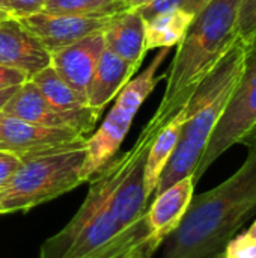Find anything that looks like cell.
Returning <instances> with one entry per match:
<instances>
[{"label":"cell","instance_id":"30bf717a","mask_svg":"<svg viewBox=\"0 0 256 258\" xmlns=\"http://www.w3.org/2000/svg\"><path fill=\"white\" fill-rule=\"evenodd\" d=\"M0 150L18 156L21 160L81 144L88 136L66 128L44 127L0 113Z\"/></svg>","mask_w":256,"mask_h":258},{"label":"cell","instance_id":"3957f363","mask_svg":"<svg viewBox=\"0 0 256 258\" xmlns=\"http://www.w3.org/2000/svg\"><path fill=\"white\" fill-rule=\"evenodd\" d=\"M124 154L113 157L89 181V192L74 218L45 240L39 258H127L151 245L124 231L113 212V197L124 171Z\"/></svg>","mask_w":256,"mask_h":258},{"label":"cell","instance_id":"2e32d148","mask_svg":"<svg viewBox=\"0 0 256 258\" xmlns=\"http://www.w3.org/2000/svg\"><path fill=\"white\" fill-rule=\"evenodd\" d=\"M186 122V116L184 112L180 110L155 136V139L152 141L148 154H146V160H145V171H143V181H145V192L148 200H152V195L155 192L158 178L161 171L164 169L167 160L170 159L183 125Z\"/></svg>","mask_w":256,"mask_h":258},{"label":"cell","instance_id":"ac0fdd59","mask_svg":"<svg viewBox=\"0 0 256 258\" xmlns=\"http://www.w3.org/2000/svg\"><path fill=\"white\" fill-rule=\"evenodd\" d=\"M30 82L36 86L42 98L60 112H77L89 107L86 95L71 88L50 65L36 73Z\"/></svg>","mask_w":256,"mask_h":258},{"label":"cell","instance_id":"ba28073f","mask_svg":"<svg viewBox=\"0 0 256 258\" xmlns=\"http://www.w3.org/2000/svg\"><path fill=\"white\" fill-rule=\"evenodd\" d=\"M0 113L44 127L74 130L84 136L94 130L101 115V112L92 107L77 112H60L42 98L30 80L17 89L11 100L3 106Z\"/></svg>","mask_w":256,"mask_h":258},{"label":"cell","instance_id":"8fae6325","mask_svg":"<svg viewBox=\"0 0 256 258\" xmlns=\"http://www.w3.org/2000/svg\"><path fill=\"white\" fill-rule=\"evenodd\" d=\"M0 65L20 70L32 79L50 65V51L12 17L0 21Z\"/></svg>","mask_w":256,"mask_h":258},{"label":"cell","instance_id":"5bb4252c","mask_svg":"<svg viewBox=\"0 0 256 258\" xmlns=\"http://www.w3.org/2000/svg\"><path fill=\"white\" fill-rule=\"evenodd\" d=\"M137 70L139 65L131 63L104 48L86 89L89 107L103 112V109L115 100L121 89L133 79Z\"/></svg>","mask_w":256,"mask_h":258},{"label":"cell","instance_id":"e0dca14e","mask_svg":"<svg viewBox=\"0 0 256 258\" xmlns=\"http://www.w3.org/2000/svg\"><path fill=\"white\" fill-rule=\"evenodd\" d=\"M193 18L195 14L183 8L151 17L145 21V50L178 45Z\"/></svg>","mask_w":256,"mask_h":258},{"label":"cell","instance_id":"9c48e42d","mask_svg":"<svg viewBox=\"0 0 256 258\" xmlns=\"http://www.w3.org/2000/svg\"><path fill=\"white\" fill-rule=\"evenodd\" d=\"M115 15L116 14L72 15L41 11L32 15L17 17L15 20L32 35H35L41 41V44L51 53L72 45L89 35L103 32Z\"/></svg>","mask_w":256,"mask_h":258},{"label":"cell","instance_id":"7402d4cb","mask_svg":"<svg viewBox=\"0 0 256 258\" xmlns=\"http://www.w3.org/2000/svg\"><path fill=\"white\" fill-rule=\"evenodd\" d=\"M184 9V0H148L146 3L134 8L142 17L143 20H149L151 17L161 14V12H169L174 9Z\"/></svg>","mask_w":256,"mask_h":258},{"label":"cell","instance_id":"5b68a950","mask_svg":"<svg viewBox=\"0 0 256 258\" xmlns=\"http://www.w3.org/2000/svg\"><path fill=\"white\" fill-rule=\"evenodd\" d=\"M86 141L23 159L11 180L0 187V216L27 212L84 183L81 168L86 157Z\"/></svg>","mask_w":256,"mask_h":258},{"label":"cell","instance_id":"484cf974","mask_svg":"<svg viewBox=\"0 0 256 258\" xmlns=\"http://www.w3.org/2000/svg\"><path fill=\"white\" fill-rule=\"evenodd\" d=\"M252 83H256V41L247 48L244 74L241 77L238 88H244V86H249Z\"/></svg>","mask_w":256,"mask_h":258},{"label":"cell","instance_id":"4316f807","mask_svg":"<svg viewBox=\"0 0 256 258\" xmlns=\"http://www.w3.org/2000/svg\"><path fill=\"white\" fill-rule=\"evenodd\" d=\"M210 0H184V9L196 14L202 6H205Z\"/></svg>","mask_w":256,"mask_h":258},{"label":"cell","instance_id":"8992f818","mask_svg":"<svg viewBox=\"0 0 256 258\" xmlns=\"http://www.w3.org/2000/svg\"><path fill=\"white\" fill-rule=\"evenodd\" d=\"M170 48H161L148 68L131 79L116 95L110 113L98 130L86 141V157L81 168L83 181H89L103 166H106L119 151L131 122L143 101L155 89L157 83L166 79V74L157 77V71Z\"/></svg>","mask_w":256,"mask_h":258},{"label":"cell","instance_id":"603a6c76","mask_svg":"<svg viewBox=\"0 0 256 258\" xmlns=\"http://www.w3.org/2000/svg\"><path fill=\"white\" fill-rule=\"evenodd\" d=\"M47 2L48 0H8V6L11 15L17 18V17H26L41 12Z\"/></svg>","mask_w":256,"mask_h":258},{"label":"cell","instance_id":"e575fe53","mask_svg":"<svg viewBox=\"0 0 256 258\" xmlns=\"http://www.w3.org/2000/svg\"><path fill=\"white\" fill-rule=\"evenodd\" d=\"M0 138H2V125H0Z\"/></svg>","mask_w":256,"mask_h":258},{"label":"cell","instance_id":"1f68e13d","mask_svg":"<svg viewBox=\"0 0 256 258\" xmlns=\"http://www.w3.org/2000/svg\"><path fill=\"white\" fill-rule=\"evenodd\" d=\"M122 2H124V3L127 5V8L130 9V8H137V6L146 3L148 0H122Z\"/></svg>","mask_w":256,"mask_h":258},{"label":"cell","instance_id":"4fadbf2b","mask_svg":"<svg viewBox=\"0 0 256 258\" xmlns=\"http://www.w3.org/2000/svg\"><path fill=\"white\" fill-rule=\"evenodd\" d=\"M193 190V177H187L152 198L154 201L146 210V224L155 251L181 222L192 201Z\"/></svg>","mask_w":256,"mask_h":258},{"label":"cell","instance_id":"277c9868","mask_svg":"<svg viewBox=\"0 0 256 258\" xmlns=\"http://www.w3.org/2000/svg\"><path fill=\"white\" fill-rule=\"evenodd\" d=\"M246 54L247 48L237 42L181 109L186 122L178 144L160 174L152 198L175 183L195 175L211 132L241 82Z\"/></svg>","mask_w":256,"mask_h":258},{"label":"cell","instance_id":"f1b7e54d","mask_svg":"<svg viewBox=\"0 0 256 258\" xmlns=\"http://www.w3.org/2000/svg\"><path fill=\"white\" fill-rule=\"evenodd\" d=\"M240 144H241V145H246L247 148H249V147H255L256 145V125L253 127V128H252V130H250V132H249V133H247V135H246V136H244V138H243V139H241V141H240Z\"/></svg>","mask_w":256,"mask_h":258},{"label":"cell","instance_id":"f546056e","mask_svg":"<svg viewBox=\"0 0 256 258\" xmlns=\"http://www.w3.org/2000/svg\"><path fill=\"white\" fill-rule=\"evenodd\" d=\"M8 18H12L9 6H8V0H0V21L8 20Z\"/></svg>","mask_w":256,"mask_h":258},{"label":"cell","instance_id":"7a4b0ae2","mask_svg":"<svg viewBox=\"0 0 256 258\" xmlns=\"http://www.w3.org/2000/svg\"><path fill=\"white\" fill-rule=\"evenodd\" d=\"M241 0H210L202 6L177 45V53L166 73L163 98L145 125L158 133L190 100L198 86L216 70L234 48L237 15Z\"/></svg>","mask_w":256,"mask_h":258},{"label":"cell","instance_id":"6da1fadb","mask_svg":"<svg viewBox=\"0 0 256 258\" xmlns=\"http://www.w3.org/2000/svg\"><path fill=\"white\" fill-rule=\"evenodd\" d=\"M256 213V145L241 168L217 187L193 195L178 227L161 243L160 258H208L223 251ZM160 246V248H161Z\"/></svg>","mask_w":256,"mask_h":258},{"label":"cell","instance_id":"4dcf8cb0","mask_svg":"<svg viewBox=\"0 0 256 258\" xmlns=\"http://www.w3.org/2000/svg\"><path fill=\"white\" fill-rule=\"evenodd\" d=\"M127 258H152V254L146 249H142V251H137L131 255H128Z\"/></svg>","mask_w":256,"mask_h":258},{"label":"cell","instance_id":"cb8c5ba5","mask_svg":"<svg viewBox=\"0 0 256 258\" xmlns=\"http://www.w3.org/2000/svg\"><path fill=\"white\" fill-rule=\"evenodd\" d=\"M21 159L9 151L0 150V187H3L18 169Z\"/></svg>","mask_w":256,"mask_h":258},{"label":"cell","instance_id":"d4e9b609","mask_svg":"<svg viewBox=\"0 0 256 258\" xmlns=\"http://www.w3.org/2000/svg\"><path fill=\"white\" fill-rule=\"evenodd\" d=\"M27 80H30V79L23 71L6 67V65H0V91L14 88V86H21Z\"/></svg>","mask_w":256,"mask_h":258},{"label":"cell","instance_id":"836d02e7","mask_svg":"<svg viewBox=\"0 0 256 258\" xmlns=\"http://www.w3.org/2000/svg\"><path fill=\"white\" fill-rule=\"evenodd\" d=\"M208 258H222V254L219 252V254H214V255H211V257H208Z\"/></svg>","mask_w":256,"mask_h":258},{"label":"cell","instance_id":"44dd1931","mask_svg":"<svg viewBox=\"0 0 256 258\" xmlns=\"http://www.w3.org/2000/svg\"><path fill=\"white\" fill-rule=\"evenodd\" d=\"M220 254L222 258H256V242L246 231L234 236Z\"/></svg>","mask_w":256,"mask_h":258},{"label":"cell","instance_id":"52a82bcc","mask_svg":"<svg viewBox=\"0 0 256 258\" xmlns=\"http://www.w3.org/2000/svg\"><path fill=\"white\" fill-rule=\"evenodd\" d=\"M256 125V83L237 88L225 106L217 124L214 125L205 151L195 171V184L205 171L232 145L240 141Z\"/></svg>","mask_w":256,"mask_h":258},{"label":"cell","instance_id":"d6a6232c","mask_svg":"<svg viewBox=\"0 0 256 258\" xmlns=\"http://www.w3.org/2000/svg\"><path fill=\"white\" fill-rule=\"evenodd\" d=\"M247 234H249V236H250V237H252V239L256 242V221L252 224V227L247 230Z\"/></svg>","mask_w":256,"mask_h":258},{"label":"cell","instance_id":"d6986e66","mask_svg":"<svg viewBox=\"0 0 256 258\" xmlns=\"http://www.w3.org/2000/svg\"><path fill=\"white\" fill-rule=\"evenodd\" d=\"M128 9L122 0H48L44 12L72 15H112Z\"/></svg>","mask_w":256,"mask_h":258},{"label":"cell","instance_id":"9a60e30c","mask_svg":"<svg viewBox=\"0 0 256 258\" xmlns=\"http://www.w3.org/2000/svg\"><path fill=\"white\" fill-rule=\"evenodd\" d=\"M103 38L107 50L140 67L146 54L145 20L134 8L116 14L103 30Z\"/></svg>","mask_w":256,"mask_h":258},{"label":"cell","instance_id":"7c38bea8","mask_svg":"<svg viewBox=\"0 0 256 258\" xmlns=\"http://www.w3.org/2000/svg\"><path fill=\"white\" fill-rule=\"evenodd\" d=\"M103 32L50 53V67L75 91L86 95L88 85L104 50Z\"/></svg>","mask_w":256,"mask_h":258},{"label":"cell","instance_id":"ffe728a7","mask_svg":"<svg viewBox=\"0 0 256 258\" xmlns=\"http://www.w3.org/2000/svg\"><path fill=\"white\" fill-rule=\"evenodd\" d=\"M238 41L249 48L256 41V0H241L237 15Z\"/></svg>","mask_w":256,"mask_h":258},{"label":"cell","instance_id":"83f0119b","mask_svg":"<svg viewBox=\"0 0 256 258\" xmlns=\"http://www.w3.org/2000/svg\"><path fill=\"white\" fill-rule=\"evenodd\" d=\"M18 88H20V86H14V88H8V89H2V91H0V112H2V109H3V106L11 100V97L17 92Z\"/></svg>","mask_w":256,"mask_h":258}]
</instances>
